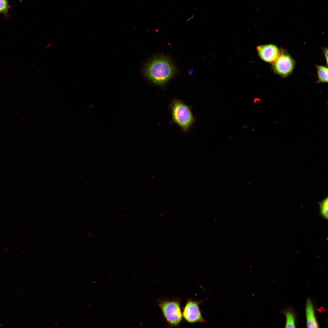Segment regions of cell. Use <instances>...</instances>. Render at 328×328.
<instances>
[{"instance_id":"8","label":"cell","mask_w":328,"mask_h":328,"mask_svg":"<svg viewBox=\"0 0 328 328\" xmlns=\"http://www.w3.org/2000/svg\"><path fill=\"white\" fill-rule=\"evenodd\" d=\"M318 80L317 83H327L328 70L327 67L321 65H316Z\"/></svg>"},{"instance_id":"11","label":"cell","mask_w":328,"mask_h":328,"mask_svg":"<svg viewBox=\"0 0 328 328\" xmlns=\"http://www.w3.org/2000/svg\"><path fill=\"white\" fill-rule=\"evenodd\" d=\"M11 6L8 0H0V13L4 15L5 17H8V11Z\"/></svg>"},{"instance_id":"14","label":"cell","mask_w":328,"mask_h":328,"mask_svg":"<svg viewBox=\"0 0 328 328\" xmlns=\"http://www.w3.org/2000/svg\"><path fill=\"white\" fill-rule=\"evenodd\" d=\"M19 1L20 2H22V0H19Z\"/></svg>"},{"instance_id":"4","label":"cell","mask_w":328,"mask_h":328,"mask_svg":"<svg viewBox=\"0 0 328 328\" xmlns=\"http://www.w3.org/2000/svg\"><path fill=\"white\" fill-rule=\"evenodd\" d=\"M294 60L287 52L281 50L277 59L272 63L274 73L284 78L290 75L294 69Z\"/></svg>"},{"instance_id":"6","label":"cell","mask_w":328,"mask_h":328,"mask_svg":"<svg viewBox=\"0 0 328 328\" xmlns=\"http://www.w3.org/2000/svg\"><path fill=\"white\" fill-rule=\"evenodd\" d=\"M256 49L261 59L272 63L278 58L280 51L277 46L272 44L258 46Z\"/></svg>"},{"instance_id":"2","label":"cell","mask_w":328,"mask_h":328,"mask_svg":"<svg viewBox=\"0 0 328 328\" xmlns=\"http://www.w3.org/2000/svg\"><path fill=\"white\" fill-rule=\"evenodd\" d=\"M170 108L173 121L182 130L187 132L194 122V118L190 107L182 101L174 99Z\"/></svg>"},{"instance_id":"13","label":"cell","mask_w":328,"mask_h":328,"mask_svg":"<svg viewBox=\"0 0 328 328\" xmlns=\"http://www.w3.org/2000/svg\"><path fill=\"white\" fill-rule=\"evenodd\" d=\"M260 99L257 98H255L254 99V102L255 103H256L257 101H259Z\"/></svg>"},{"instance_id":"1","label":"cell","mask_w":328,"mask_h":328,"mask_svg":"<svg viewBox=\"0 0 328 328\" xmlns=\"http://www.w3.org/2000/svg\"><path fill=\"white\" fill-rule=\"evenodd\" d=\"M142 70L149 80L155 84L161 85L166 83L172 77L175 67L169 58L160 55L152 59L146 63Z\"/></svg>"},{"instance_id":"12","label":"cell","mask_w":328,"mask_h":328,"mask_svg":"<svg viewBox=\"0 0 328 328\" xmlns=\"http://www.w3.org/2000/svg\"><path fill=\"white\" fill-rule=\"evenodd\" d=\"M323 53L324 56H325L326 61V63L327 65L328 64V49L327 48H325L323 50Z\"/></svg>"},{"instance_id":"5","label":"cell","mask_w":328,"mask_h":328,"mask_svg":"<svg viewBox=\"0 0 328 328\" xmlns=\"http://www.w3.org/2000/svg\"><path fill=\"white\" fill-rule=\"evenodd\" d=\"M200 302L189 300L183 309L182 316L185 320L189 323L196 322L206 323L207 321L202 317L200 309L199 304Z\"/></svg>"},{"instance_id":"3","label":"cell","mask_w":328,"mask_h":328,"mask_svg":"<svg viewBox=\"0 0 328 328\" xmlns=\"http://www.w3.org/2000/svg\"><path fill=\"white\" fill-rule=\"evenodd\" d=\"M158 305L170 326H177L179 325L183 317L179 300L161 301Z\"/></svg>"},{"instance_id":"10","label":"cell","mask_w":328,"mask_h":328,"mask_svg":"<svg viewBox=\"0 0 328 328\" xmlns=\"http://www.w3.org/2000/svg\"><path fill=\"white\" fill-rule=\"evenodd\" d=\"M285 314L286 318L285 327L295 328V318L293 312L290 310L285 311Z\"/></svg>"},{"instance_id":"9","label":"cell","mask_w":328,"mask_h":328,"mask_svg":"<svg viewBox=\"0 0 328 328\" xmlns=\"http://www.w3.org/2000/svg\"><path fill=\"white\" fill-rule=\"evenodd\" d=\"M320 214L324 219L328 218V197L324 199L319 203Z\"/></svg>"},{"instance_id":"7","label":"cell","mask_w":328,"mask_h":328,"mask_svg":"<svg viewBox=\"0 0 328 328\" xmlns=\"http://www.w3.org/2000/svg\"><path fill=\"white\" fill-rule=\"evenodd\" d=\"M306 312L307 327L318 328L319 325L315 316L313 305L309 298L306 301Z\"/></svg>"}]
</instances>
